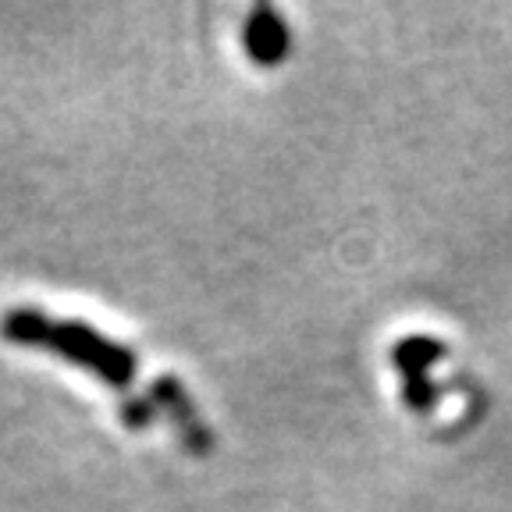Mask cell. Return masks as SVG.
Wrapping results in <instances>:
<instances>
[{"label":"cell","mask_w":512,"mask_h":512,"mask_svg":"<svg viewBox=\"0 0 512 512\" xmlns=\"http://www.w3.org/2000/svg\"><path fill=\"white\" fill-rule=\"evenodd\" d=\"M0 335L11 345H29V349H47L64 356L68 363L93 370L100 381L111 388L125 392L132 377H136V356L121 342H111L89 324L79 320H50L47 313L29 310V306H15L0 317Z\"/></svg>","instance_id":"6da1fadb"},{"label":"cell","mask_w":512,"mask_h":512,"mask_svg":"<svg viewBox=\"0 0 512 512\" xmlns=\"http://www.w3.org/2000/svg\"><path fill=\"white\" fill-rule=\"evenodd\" d=\"M150 399L157 406H164V413L171 416V427L178 431V438H182V445L189 448L192 456H207L214 438H210V427L203 424V416L196 413V406H192L189 392H185L182 384L175 377H160V381H153Z\"/></svg>","instance_id":"3957f363"},{"label":"cell","mask_w":512,"mask_h":512,"mask_svg":"<svg viewBox=\"0 0 512 512\" xmlns=\"http://www.w3.org/2000/svg\"><path fill=\"white\" fill-rule=\"evenodd\" d=\"M242 43L256 64H278L288 50V29L271 8H256L242 32Z\"/></svg>","instance_id":"277c9868"},{"label":"cell","mask_w":512,"mask_h":512,"mask_svg":"<svg viewBox=\"0 0 512 512\" xmlns=\"http://www.w3.org/2000/svg\"><path fill=\"white\" fill-rule=\"evenodd\" d=\"M441 356H445V345L438 338L413 335L402 345H395V367L402 370V381H406V402L420 413H427L438 402V388L427 377V367Z\"/></svg>","instance_id":"7a4b0ae2"}]
</instances>
